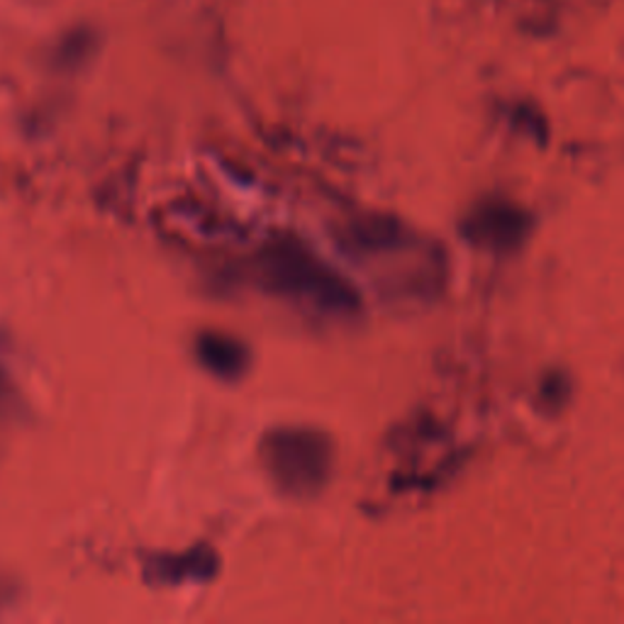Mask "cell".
Here are the masks:
<instances>
[{
    "label": "cell",
    "instance_id": "8992f818",
    "mask_svg": "<svg viewBox=\"0 0 624 624\" xmlns=\"http://www.w3.org/2000/svg\"><path fill=\"white\" fill-rule=\"evenodd\" d=\"M217 566V559L213 557L211 549H195L186 557H174V559H162V563H156L158 578L164 581H188V578H207Z\"/></svg>",
    "mask_w": 624,
    "mask_h": 624
},
{
    "label": "cell",
    "instance_id": "5b68a950",
    "mask_svg": "<svg viewBox=\"0 0 624 624\" xmlns=\"http://www.w3.org/2000/svg\"><path fill=\"white\" fill-rule=\"evenodd\" d=\"M198 359L207 371L220 375V379H237L250 366V352L242 342H237L230 334L205 332L195 344Z\"/></svg>",
    "mask_w": 624,
    "mask_h": 624
},
{
    "label": "cell",
    "instance_id": "6da1fadb",
    "mask_svg": "<svg viewBox=\"0 0 624 624\" xmlns=\"http://www.w3.org/2000/svg\"><path fill=\"white\" fill-rule=\"evenodd\" d=\"M256 276L264 289L305 308L330 315H356L361 308V298L354 285L295 240H279L264 246L256 259Z\"/></svg>",
    "mask_w": 624,
    "mask_h": 624
},
{
    "label": "cell",
    "instance_id": "277c9868",
    "mask_svg": "<svg viewBox=\"0 0 624 624\" xmlns=\"http://www.w3.org/2000/svg\"><path fill=\"white\" fill-rule=\"evenodd\" d=\"M346 250L359 256H381L410 242V232L391 215H359L340 234Z\"/></svg>",
    "mask_w": 624,
    "mask_h": 624
},
{
    "label": "cell",
    "instance_id": "3957f363",
    "mask_svg": "<svg viewBox=\"0 0 624 624\" xmlns=\"http://www.w3.org/2000/svg\"><path fill=\"white\" fill-rule=\"evenodd\" d=\"M463 237L475 246L510 252L524 242L530 232V213L500 198H491L473 207L461 225Z\"/></svg>",
    "mask_w": 624,
    "mask_h": 624
},
{
    "label": "cell",
    "instance_id": "7a4b0ae2",
    "mask_svg": "<svg viewBox=\"0 0 624 624\" xmlns=\"http://www.w3.org/2000/svg\"><path fill=\"white\" fill-rule=\"evenodd\" d=\"M334 449L327 434L310 428H279L262 440V463L289 495L320 491L332 473Z\"/></svg>",
    "mask_w": 624,
    "mask_h": 624
}]
</instances>
